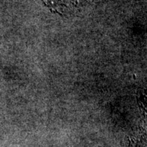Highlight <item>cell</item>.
Instances as JSON below:
<instances>
[{"label":"cell","instance_id":"cell-1","mask_svg":"<svg viewBox=\"0 0 147 147\" xmlns=\"http://www.w3.org/2000/svg\"><path fill=\"white\" fill-rule=\"evenodd\" d=\"M62 1H63L64 2L67 3H73L74 0H62Z\"/></svg>","mask_w":147,"mask_h":147}]
</instances>
